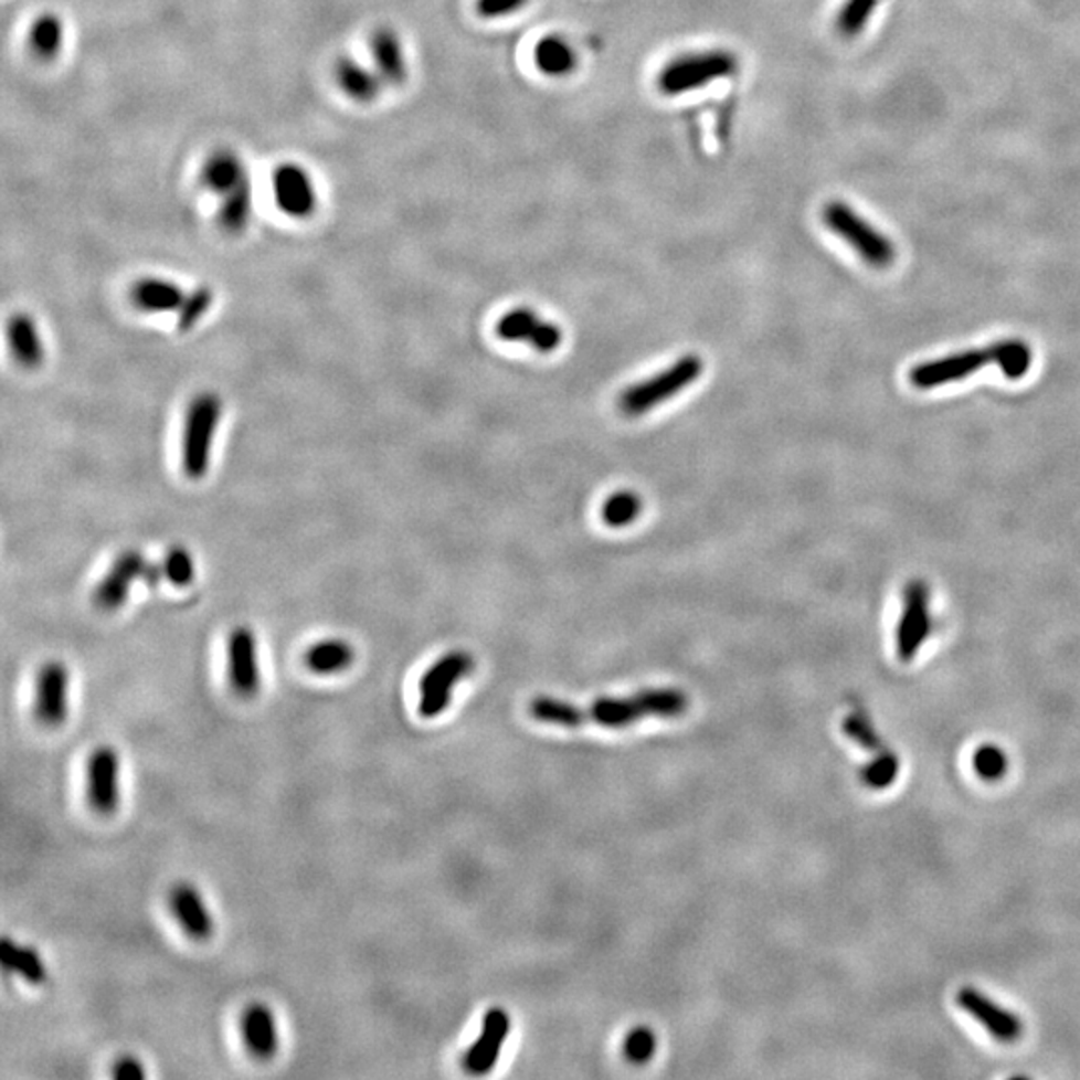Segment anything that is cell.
Segmentation results:
<instances>
[{
    "label": "cell",
    "mask_w": 1080,
    "mask_h": 1080,
    "mask_svg": "<svg viewBox=\"0 0 1080 1080\" xmlns=\"http://www.w3.org/2000/svg\"><path fill=\"white\" fill-rule=\"evenodd\" d=\"M689 707V699L682 690L650 689L636 692L626 699H599L589 709L574 707L562 700H532L530 714L540 722L561 724V727H579L584 722H594L603 727H626L636 720L648 717H678Z\"/></svg>",
    "instance_id": "1"
},
{
    "label": "cell",
    "mask_w": 1080,
    "mask_h": 1080,
    "mask_svg": "<svg viewBox=\"0 0 1080 1080\" xmlns=\"http://www.w3.org/2000/svg\"><path fill=\"white\" fill-rule=\"evenodd\" d=\"M823 223L872 268L882 271L894 263L897 251L889 236L875 229L865 216L848 207L847 202L830 201L825 204Z\"/></svg>",
    "instance_id": "2"
},
{
    "label": "cell",
    "mask_w": 1080,
    "mask_h": 1080,
    "mask_svg": "<svg viewBox=\"0 0 1080 1080\" xmlns=\"http://www.w3.org/2000/svg\"><path fill=\"white\" fill-rule=\"evenodd\" d=\"M223 413L221 399L214 392H201L192 399L182 431V468L192 480H201L211 468L212 443Z\"/></svg>",
    "instance_id": "3"
},
{
    "label": "cell",
    "mask_w": 1080,
    "mask_h": 1080,
    "mask_svg": "<svg viewBox=\"0 0 1080 1080\" xmlns=\"http://www.w3.org/2000/svg\"><path fill=\"white\" fill-rule=\"evenodd\" d=\"M737 71L739 59L731 51L680 54L660 68L658 91L667 96L685 95L720 78H729Z\"/></svg>",
    "instance_id": "4"
},
{
    "label": "cell",
    "mask_w": 1080,
    "mask_h": 1080,
    "mask_svg": "<svg viewBox=\"0 0 1080 1080\" xmlns=\"http://www.w3.org/2000/svg\"><path fill=\"white\" fill-rule=\"evenodd\" d=\"M705 369L702 360L697 354H687L670 364L665 371L653 374L650 379L636 382L621 392L618 396V411L625 416H640L650 413L658 404L667 403L668 399L677 396L678 392L685 391L692 382L697 381L700 372Z\"/></svg>",
    "instance_id": "5"
},
{
    "label": "cell",
    "mask_w": 1080,
    "mask_h": 1080,
    "mask_svg": "<svg viewBox=\"0 0 1080 1080\" xmlns=\"http://www.w3.org/2000/svg\"><path fill=\"white\" fill-rule=\"evenodd\" d=\"M473 668H475L473 657L463 650H455L438 658L435 665L424 673L421 678V702H419V710L424 719H435L451 705L456 682L470 675Z\"/></svg>",
    "instance_id": "6"
},
{
    "label": "cell",
    "mask_w": 1080,
    "mask_h": 1080,
    "mask_svg": "<svg viewBox=\"0 0 1080 1080\" xmlns=\"http://www.w3.org/2000/svg\"><path fill=\"white\" fill-rule=\"evenodd\" d=\"M932 628L931 593L921 579L907 584L904 606L897 626V655L909 663L921 650L922 643L929 638Z\"/></svg>",
    "instance_id": "7"
},
{
    "label": "cell",
    "mask_w": 1080,
    "mask_h": 1080,
    "mask_svg": "<svg viewBox=\"0 0 1080 1080\" xmlns=\"http://www.w3.org/2000/svg\"><path fill=\"white\" fill-rule=\"evenodd\" d=\"M86 795L98 815H113L120 803V759L113 747H98L86 769Z\"/></svg>",
    "instance_id": "8"
},
{
    "label": "cell",
    "mask_w": 1080,
    "mask_h": 1080,
    "mask_svg": "<svg viewBox=\"0 0 1080 1080\" xmlns=\"http://www.w3.org/2000/svg\"><path fill=\"white\" fill-rule=\"evenodd\" d=\"M276 207L293 219H307L317 209V187L305 167L283 162L273 172Z\"/></svg>",
    "instance_id": "9"
},
{
    "label": "cell",
    "mask_w": 1080,
    "mask_h": 1080,
    "mask_svg": "<svg viewBox=\"0 0 1080 1080\" xmlns=\"http://www.w3.org/2000/svg\"><path fill=\"white\" fill-rule=\"evenodd\" d=\"M498 339L507 342H529L539 352H552L562 342V330L559 325L540 320L532 308H512L502 315L497 322Z\"/></svg>",
    "instance_id": "10"
},
{
    "label": "cell",
    "mask_w": 1080,
    "mask_h": 1080,
    "mask_svg": "<svg viewBox=\"0 0 1080 1080\" xmlns=\"http://www.w3.org/2000/svg\"><path fill=\"white\" fill-rule=\"evenodd\" d=\"M229 678L234 692L243 699H253L261 690L258 643L246 626H236L229 636Z\"/></svg>",
    "instance_id": "11"
},
{
    "label": "cell",
    "mask_w": 1080,
    "mask_h": 1080,
    "mask_svg": "<svg viewBox=\"0 0 1080 1080\" xmlns=\"http://www.w3.org/2000/svg\"><path fill=\"white\" fill-rule=\"evenodd\" d=\"M149 567V561L138 551H123L118 554L115 562L100 583L96 584L93 593V603L100 611H117L123 604L127 603L128 593L133 589V583L145 576V571Z\"/></svg>",
    "instance_id": "12"
},
{
    "label": "cell",
    "mask_w": 1080,
    "mask_h": 1080,
    "mask_svg": "<svg viewBox=\"0 0 1080 1080\" xmlns=\"http://www.w3.org/2000/svg\"><path fill=\"white\" fill-rule=\"evenodd\" d=\"M71 675L61 660L46 663L36 678L34 714L44 727H61L68 717Z\"/></svg>",
    "instance_id": "13"
},
{
    "label": "cell",
    "mask_w": 1080,
    "mask_h": 1080,
    "mask_svg": "<svg viewBox=\"0 0 1080 1080\" xmlns=\"http://www.w3.org/2000/svg\"><path fill=\"white\" fill-rule=\"evenodd\" d=\"M991 362V354L986 350H964L954 352L944 359L922 362L911 371V382L917 389H934L949 382L963 381L968 374L981 371L985 364Z\"/></svg>",
    "instance_id": "14"
},
{
    "label": "cell",
    "mask_w": 1080,
    "mask_h": 1080,
    "mask_svg": "<svg viewBox=\"0 0 1080 1080\" xmlns=\"http://www.w3.org/2000/svg\"><path fill=\"white\" fill-rule=\"evenodd\" d=\"M170 911L180 924V929L191 936L192 941H209L214 932V921L207 902L199 889L191 882L174 885L169 894Z\"/></svg>",
    "instance_id": "15"
},
{
    "label": "cell",
    "mask_w": 1080,
    "mask_h": 1080,
    "mask_svg": "<svg viewBox=\"0 0 1080 1080\" xmlns=\"http://www.w3.org/2000/svg\"><path fill=\"white\" fill-rule=\"evenodd\" d=\"M510 1018L502 1008H490L483 1020V1033L468 1049L463 1067L470 1074H485L495 1067L502 1042L509 1037Z\"/></svg>",
    "instance_id": "16"
},
{
    "label": "cell",
    "mask_w": 1080,
    "mask_h": 1080,
    "mask_svg": "<svg viewBox=\"0 0 1080 1080\" xmlns=\"http://www.w3.org/2000/svg\"><path fill=\"white\" fill-rule=\"evenodd\" d=\"M959 1005L963 1006L971 1017L978 1020L988 1030L991 1037L1000 1042H1015L1023 1035V1023L1018 1020L1017 1015L995 1005L991 998H986L975 988H963L959 993Z\"/></svg>",
    "instance_id": "17"
},
{
    "label": "cell",
    "mask_w": 1080,
    "mask_h": 1080,
    "mask_svg": "<svg viewBox=\"0 0 1080 1080\" xmlns=\"http://www.w3.org/2000/svg\"><path fill=\"white\" fill-rule=\"evenodd\" d=\"M241 1030H243L244 1045L255 1059H275L280 1038H278L275 1013L268 1006L263 1003L246 1006L241 1018Z\"/></svg>",
    "instance_id": "18"
},
{
    "label": "cell",
    "mask_w": 1080,
    "mask_h": 1080,
    "mask_svg": "<svg viewBox=\"0 0 1080 1080\" xmlns=\"http://www.w3.org/2000/svg\"><path fill=\"white\" fill-rule=\"evenodd\" d=\"M371 53L372 66L384 85H403L409 76V63L401 36L391 29H379L371 36Z\"/></svg>",
    "instance_id": "19"
},
{
    "label": "cell",
    "mask_w": 1080,
    "mask_h": 1080,
    "mask_svg": "<svg viewBox=\"0 0 1080 1080\" xmlns=\"http://www.w3.org/2000/svg\"><path fill=\"white\" fill-rule=\"evenodd\" d=\"M248 179L251 174L244 160L231 149L214 150L202 165V184L214 192L219 199Z\"/></svg>",
    "instance_id": "20"
},
{
    "label": "cell",
    "mask_w": 1080,
    "mask_h": 1080,
    "mask_svg": "<svg viewBox=\"0 0 1080 1080\" xmlns=\"http://www.w3.org/2000/svg\"><path fill=\"white\" fill-rule=\"evenodd\" d=\"M335 81L340 91L357 103H371L381 95L384 86V81L374 66H367L350 56H342L335 64Z\"/></svg>",
    "instance_id": "21"
},
{
    "label": "cell",
    "mask_w": 1080,
    "mask_h": 1080,
    "mask_svg": "<svg viewBox=\"0 0 1080 1080\" xmlns=\"http://www.w3.org/2000/svg\"><path fill=\"white\" fill-rule=\"evenodd\" d=\"M187 293L167 278L145 276L130 288V300L145 313H179Z\"/></svg>",
    "instance_id": "22"
},
{
    "label": "cell",
    "mask_w": 1080,
    "mask_h": 1080,
    "mask_svg": "<svg viewBox=\"0 0 1080 1080\" xmlns=\"http://www.w3.org/2000/svg\"><path fill=\"white\" fill-rule=\"evenodd\" d=\"M7 337L14 359L19 360V364L24 369H39L43 364V339L34 318L24 313L12 315L7 325Z\"/></svg>",
    "instance_id": "23"
},
{
    "label": "cell",
    "mask_w": 1080,
    "mask_h": 1080,
    "mask_svg": "<svg viewBox=\"0 0 1080 1080\" xmlns=\"http://www.w3.org/2000/svg\"><path fill=\"white\" fill-rule=\"evenodd\" d=\"M0 964L7 973H17L31 985H43L46 981V964L36 949L17 944L9 936L0 941Z\"/></svg>",
    "instance_id": "24"
},
{
    "label": "cell",
    "mask_w": 1080,
    "mask_h": 1080,
    "mask_svg": "<svg viewBox=\"0 0 1080 1080\" xmlns=\"http://www.w3.org/2000/svg\"><path fill=\"white\" fill-rule=\"evenodd\" d=\"M253 182L251 179L241 182L236 189L226 192L219 202L216 219L224 233L241 234L253 219Z\"/></svg>",
    "instance_id": "25"
},
{
    "label": "cell",
    "mask_w": 1080,
    "mask_h": 1080,
    "mask_svg": "<svg viewBox=\"0 0 1080 1080\" xmlns=\"http://www.w3.org/2000/svg\"><path fill=\"white\" fill-rule=\"evenodd\" d=\"M354 663V648L342 638H327L308 646L305 665L317 675H337Z\"/></svg>",
    "instance_id": "26"
},
{
    "label": "cell",
    "mask_w": 1080,
    "mask_h": 1080,
    "mask_svg": "<svg viewBox=\"0 0 1080 1080\" xmlns=\"http://www.w3.org/2000/svg\"><path fill=\"white\" fill-rule=\"evenodd\" d=\"M534 64L542 75L562 78L574 73L579 59L574 49L562 36L549 34L540 39L534 49Z\"/></svg>",
    "instance_id": "27"
},
{
    "label": "cell",
    "mask_w": 1080,
    "mask_h": 1080,
    "mask_svg": "<svg viewBox=\"0 0 1080 1080\" xmlns=\"http://www.w3.org/2000/svg\"><path fill=\"white\" fill-rule=\"evenodd\" d=\"M64 44V24L53 12H44L29 31L31 53L41 61H53Z\"/></svg>",
    "instance_id": "28"
},
{
    "label": "cell",
    "mask_w": 1080,
    "mask_h": 1080,
    "mask_svg": "<svg viewBox=\"0 0 1080 1080\" xmlns=\"http://www.w3.org/2000/svg\"><path fill=\"white\" fill-rule=\"evenodd\" d=\"M988 354H991V362H995L1006 379H1010V381L1023 379L1030 369V362H1033V350L1027 342L1017 339L1000 340V342L991 345Z\"/></svg>",
    "instance_id": "29"
},
{
    "label": "cell",
    "mask_w": 1080,
    "mask_h": 1080,
    "mask_svg": "<svg viewBox=\"0 0 1080 1080\" xmlns=\"http://www.w3.org/2000/svg\"><path fill=\"white\" fill-rule=\"evenodd\" d=\"M879 0H845L837 14V32L845 39H855L867 29L870 17L877 11Z\"/></svg>",
    "instance_id": "30"
},
{
    "label": "cell",
    "mask_w": 1080,
    "mask_h": 1080,
    "mask_svg": "<svg viewBox=\"0 0 1080 1080\" xmlns=\"http://www.w3.org/2000/svg\"><path fill=\"white\" fill-rule=\"evenodd\" d=\"M640 512H643V500L636 497L635 493L625 490V493H616L613 497L604 500L601 517H603L604 525H608L613 529H621V527L633 525Z\"/></svg>",
    "instance_id": "31"
},
{
    "label": "cell",
    "mask_w": 1080,
    "mask_h": 1080,
    "mask_svg": "<svg viewBox=\"0 0 1080 1080\" xmlns=\"http://www.w3.org/2000/svg\"><path fill=\"white\" fill-rule=\"evenodd\" d=\"M160 564L165 579L174 586H187L194 581V559L184 547H172Z\"/></svg>",
    "instance_id": "32"
},
{
    "label": "cell",
    "mask_w": 1080,
    "mask_h": 1080,
    "mask_svg": "<svg viewBox=\"0 0 1080 1080\" xmlns=\"http://www.w3.org/2000/svg\"><path fill=\"white\" fill-rule=\"evenodd\" d=\"M897 774H899V759L889 751H880L879 756L860 771V779L870 788H885L897 779Z\"/></svg>",
    "instance_id": "33"
},
{
    "label": "cell",
    "mask_w": 1080,
    "mask_h": 1080,
    "mask_svg": "<svg viewBox=\"0 0 1080 1080\" xmlns=\"http://www.w3.org/2000/svg\"><path fill=\"white\" fill-rule=\"evenodd\" d=\"M212 300H214V295H212L211 288H204V286L192 290L191 295H187L182 307L179 308V318H177L179 329L191 330L209 313Z\"/></svg>",
    "instance_id": "34"
},
{
    "label": "cell",
    "mask_w": 1080,
    "mask_h": 1080,
    "mask_svg": "<svg viewBox=\"0 0 1080 1080\" xmlns=\"http://www.w3.org/2000/svg\"><path fill=\"white\" fill-rule=\"evenodd\" d=\"M845 732H847L853 741H857L867 751H885L879 734L875 732L869 717L862 710H857V712H853L850 717H847V720H845Z\"/></svg>",
    "instance_id": "35"
},
{
    "label": "cell",
    "mask_w": 1080,
    "mask_h": 1080,
    "mask_svg": "<svg viewBox=\"0 0 1080 1080\" xmlns=\"http://www.w3.org/2000/svg\"><path fill=\"white\" fill-rule=\"evenodd\" d=\"M655 1049H657V1038H655V1033L650 1028H635L626 1037L625 1057L631 1062H636V1065L645 1062V1060L650 1059L655 1055Z\"/></svg>",
    "instance_id": "36"
},
{
    "label": "cell",
    "mask_w": 1080,
    "mask_h": 1080,
    "mask_svg": "<svg viewBox=\"0 0 1080 1080\" xmlns=\"http://www.w3.org/2000/svg\"><path fill=\"white\" fill-rule=\"evenodd\" d=\"M975 771L983 781H998L1006 771V759L996 747H983L975 752Z\"/></svg>",
    "instance_id": "37"
},
{
    "label": "cell",
    "mask_w": 1080,
    "mask_h": 1080,
    "mask_svg": "<svg viewBox=\"0 0 1080 1080\" xmlns=\"http://www.w3.org/2000/svg\"><path fill=\"white\" fill-rule=\"evenodd\" d=\"M525 4L527 0H477L475 9L483 19H502L519 12Z\"/></svg>",
    "instance_id": "38"
},
{
    "label": "cell",
    "mask_w": 1080,
    "mask_h": 1080,
    "mask_svg": "<svg viewBox=\"0 0 1080 1080\" xmlns=\"http://www.w3.org/2000/svg\"><path fill=\"white\" fill-rule=\"evenodd\" d=\"M110 1074L118 1080H140L147 1077V1070L142 1067V1062L135 1057H120V1059L115 1060Z\"/></svg>",
    "instance_id": "39"
}]
</instances>
